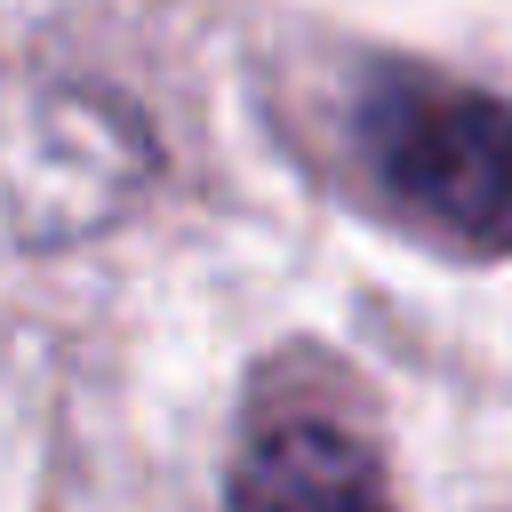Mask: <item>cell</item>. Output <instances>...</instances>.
<instances>
[{"instance_id": "obj_1", "label": "cell", "mask_w": 512, "mask_h": 512, "mask_svg": "<svg viewBox=\"0 0 512 512\" xmlns=\"http://www.w3.org/2000/svg\"><path fill=\"white\" fill-rule=\"evenodd\" d=\"M368 184L424 240L464 256H512V104L440 80V72H376L352 120Z\"/></svg>"}, {"instance_id": "obj_2", "label": "cell", "mask_w": 512, "mask_h": 512, "mask_svg": "<svg viewBox=\"0 0 512 512\" xmlns=\"http://www.w3.org/2000/svg\"><path fill=\"white\" fill-rule=\"evenodd\" d=\"M144 168H152L144 120L80 80L16 104L0 136V192L32 240H80L112 224L136 200Z\"/></svg>"}, {"instance_id": "obj_3", "label": "cell", "mask_w": 512, "mask_h": 512, "mask_svg": "<svg viewBox=\"0 0 512 512\" xmlns=\"http://www.w3.org/2000/svg\"><path fill=\"white\" fill-rule=\"evenodd\" d=\"M224 512H400L384 448L336 400H272L248 416Z\"/></svg>"}]
</instances>
